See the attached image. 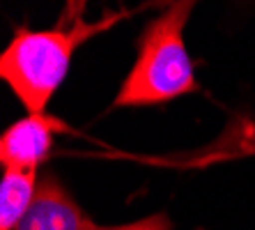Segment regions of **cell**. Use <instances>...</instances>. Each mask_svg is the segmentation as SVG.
Instances as JSON below:
<instances>
[{"label":"cell","instance_id":"6da1fadb","mask_svg":"<svg viewBox=\"0 0 255 230\" xmlns=\"http://www.w3.org/2000/svg\"><path fill=\"white\" fill-rule=\"evenodd\" d=\"M83 2H69L55 28L32 30L18 25L0 55V76L21 99L28 115H42L48 99L69 74L76 48L111 30L133 12H106L99 21H83Z\"/></svg>","mask_w":255,"mask_h":230},{"label":"cell","instance_id":"7a4b0ae2","mask_svg":"<svg viewBox=\"0 0 255 230\" xmlns=\"http://www.w3.org/2000/svg\"><path fill=\"white\" fill-rule=\"evenodd\" d=\"M193 7L189 0L172 2L145 23L138 37V58L122 81L113 108L159 106L200 90L184 44V28Z\"/></svg>","mask_w":255,"mask_h":230},{"label":"cell","instance_id":"3957f363","mask_svg":"<svg viewBox=\"0 0 255 230\" xmlns=\"http://www.w3.org/2000/svg\"><path fill=\"white\" fill-rule=\"evenodd\" d=\"M172 224L168 214H152L147 219L125 226H101L85 217L81 205L69 196L55 175L46 173L39 180L35 203L28 217L16 230H170Z\"/></svg>","mask_w":255,"mask_h":230},{"label":"cell","instance_id":"277c9868","mask_svg":"<svg viewBox=\"0 0 255 230\" xmlns=\"http://www.w3.org/2000/svg\"><path fill=\"white\" fill-rule=\"evenodd\" d=\"M71 131L55 115H28L9 124L0 136V164L5 171H37L51 157L58 134Z\"/></svg>","mask_w":255,"mask_h":230},{"label":"cell","instance_id":"5b68a950","mask_svg":"<svg viewBox=\"0 0 255 230\" xmlns=\"http://www.w3.org/2000/svg\"><path fill=\"white\" fill-rule=\"evenodd\" d=\"M37 171H5L0 182V230H16L37 196Z\"/></svg>","mask_w":255,"mask_h":230},{"label":"cell","instance_id":"8992f818","mask_svg":"<svg viewBox=\"0 0 255 230\" xmlns=\"http://www.w3.org/2000/svg\"><path fill=\"white\" fill-rule=\"evenodd\" d=\"M244 138H246V141H249V143H255V127H251V129H249V134L244 136Z\"/></svg>","mask_w":255,"mask_h":230}]
</instances>
